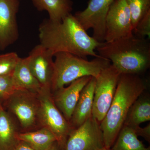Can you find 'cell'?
Wrapping results in <instances>:
<instances>
[{
  "instance_id": "1",
  "label": "cell",
  "mask_w": 150,
  "mask_h": 150,
  "mask_svg": "<svg viewBox=\"0 0 150 150\" xmlns=\"http://www.w3.org/2000/svg\"><path fill=\"white\" fill-rule=\"evenodd\" d=\"M38 33L40 45L54 55L66 52L85 59L88 56L101 57L95 50L101 43L88 35L71 13L60 21L44 20Z\"/></svg>"
},
{
  "instance_id": "2",
  "label": "cell",
  "mask_w": 150,
  "mask_h": 150,
  "mask_svg": "<svg viewBox=\"0 0 150 150\" xmlns=\"http://www.w3.org/2000/svg\"><path fill=\"white\" fill-rule=\"evenodd\" d=\"M149 39L134 35L110 42H103L96 51L98 54L112 62L121 74L140 75L150 67Z\"/></svg>"
},
{
  "instance_id": "10",
  "label": "cell",
  "mask_w": 150,
  "mask_h": 150,
  "mask_svg": "<svg viewBox=\"0 0 150 150\" xmlns=\"http://www.w3.org/2000/svg\"><path fill=\"white\" fill-rule=\"evenodd\" d=\"M114 0H90L83 11L74 16L86 31L93 30L92 37L100 43L105 42V20L108 12Z\"/></svg>"
},
{
  "instance_id": "17",
  "label": "cell",
  "mask_w": 150,
  "mask_h": 150,
  "mask_svg": "<svg viewBox=\"0 0 150 150\" xmlns=\"http://www.w3.org/2000/svg\"><path fill=\"white\" fill-rule=\"evenodd\" d=\"M150 120V96L145 91L131 105L123 125L134 128Z\"/></svg>"
},
{
  "instance_id": "24",
  "label": "cell",
  "mask_w": 150,
  "mask_h": 150,
  "mask_svg": "<svg viewBox=\"0 0 150 150\" xmlns=\"http://www.w3.org/2000/svg\"><path fill=\"white\" fill-rule=\"evenodd\" d=\"M134 35L139 37L150 38V11L143 17L137 23L133 30Z\"/></svg>"
},
{
  "instance_id": "3",
  "label": "cell",
  "mask_w": 150,
  "mask_h": 150,
  "mask_svg": "<svg viewBox=\"0 0 150 150\" xmlns=\"http://www.w3.org/2000/svg\"><path fill=\"white\" fill-rule=\"evenodd\" d=\"M146 89V83L139 75L121 74L110 108L100 123L105 148L111 149L131 105Z\"/></svg>"
},
{
  "instance_id": "21",
  "label": "cell",
  "mask_w": 150,
  "mask_h": 150,
  "mask_svg": "<svg viewBox=\"0 0 150 150\" xmlns=\"http://www.w3.org/2000/svg\"><path fill=\"white\" fill-rule=\"evenodd\" d=\"M131 12L134 29L140 20L150 11V0H125Z\"/></svg>"
},
{
  "instance_id": "19",
  "label": "cell",
  "mask_w": 150,
  "mask_h": 150,
  "mask_svg": "<svg viewBox=\"0 0 150 150\" xmlns=\"http://www.w3.org/2000/svg\"><path fill=\"white\" fill-rule=\"evenodd\" d=\"M18 137L20 141L25 142L35 150H46L56 142L54 134L45 128L20 132Z\"/></svg>"
},
{
  "instance_id": "5",
  "label": "cell",
  "mask_w": 150,
  "mask_h": 150,
  "mask_svg": "<svg viewBox=\"0 0 150 150\" xmlns=\"http://www.w3.org/2000/svg\"><path fill=\"white\" fill-rule=\"evenodd\" d=\"M39 101L38 119L40 128H46L54 134L61 150L73 129L69 121L56 107L51 89H40L38 93Z\"/></svg>"
},
{
  "instance_id": "9",
  "label": "cell",
  "mask_w": 150,
  "mask_h": 150,
  "mask_svg": "<svg viewBox=\"0 0 150 150\" xmlns=\"http://www.w3.org/2000/svg\"><path fill=\"white\" fill-rule=\"evenodd\" d=\"M105 42H110L133 34L131 12L125 0H114L105 20Z\"/></svg>"
},
{
  "instance_id": "4",
  "label": "cell",
  "mask_w": 150,
  "mask_h": 150,
  "mask_svg": "<svg viewBox=\"0 0 150 150\" xmlns=\"http://www.w3.org/2000/svg\"><path fill=\"white\" fill-rule=\"evenodd\" d=\"M54 71L51 83L52 92L71 83L76 80L86 76L96 78L102 70L111 64L102 57L87 59L66 52L54 54Z\"/></svg>"
},
{
  "instance_id": "29",
  "label": "cell",
  "mask_w": 150,
  "mask_h": 150,
  "mask_svg": "<svg viewBox=\"0 0 150 150\" xmlns=\"http://www.w3.org/2000/svg\"></svg>"
},
{
  "instance_id": "27",
  "label": "cell",
  "mask_w": 150,
  "mask_h": 150,
  "mask_svg": "<svg viewBox=\"0 0 150 150\" xmlns=\"http://www.w3.org/2000/svg\"><path fill=\"white\" fill-rule=\"evenodd\" d=\"M46 150H61L59 147V145L57 144V142L54 143L52 146H51L50 147L48 148Z\"/></svg>"
},
{
  "instance_id": "18",
  "label": "cell",
  "mask_w": 150,
  "mask_h": 150,
  "mask_svg": "<svg viewBox=\"0 0 150 150\" xmlns=\"http://www.w3.org/2000/svg\"><path fill=\"white\" fill-rule=\"evenodd\" d=\"M35 7L40 11H46L49 19L61 21L71 13L73 3L71 0H31Z\"/></svg>"
},
{
  "instance_id": "7",
  "label": "cell",
  "mask_w": 150,
  "mask_h": 150,
  "mask_svg": "<svg viewBox=\"0 0 150 150\" xmlns=\"http://www.w3.org/2000/svg\"><path fill=\"white\" fill-rule=\"evenodd\" d=\"M121 75L111 64L95 78L92 116L100 123L110 108Z\"/></svg>"
},
{
  "instance_id": "26",
  "label": "cell",
  "mask_w": 150,
  "mask_h": 150,
  "mask_svg": "<svg viewBox=\"0 0 150 150\" xmlns=\"http://www.w3.org/2000/svg\"><path fill=\"white\" fill-rule=\"evenodd\" d=\"M13 150H35L25 142L20 141Z\"/></svg>"
},
{
  "instance_id": "16",
  "label": "cell",
  "mask_w": 150,
  "mask_h": 150,
  "mask_svg": "<svg viewBox=\"0 0 150 150\" xmlns=\"http://www.w3.org/2000/svg\"><path fill=\"white\" fill-rule=\"evenodd\" d=\"M16 90H25L38 92L41 86L34 76L29 67V57L20 58L12 75Z\"/></svg>"
},
{
  "instance_id": "15",
  "label": "cell",
  "mask_w": 150,
  "mask_h": 150,
  "mask_svg": "<svg viewBox=\"0 0 150 150\" xmlns=\"http://www.w3.org/2000/svg\"><path fill=\"white\" fill-rule=\"evenodd\" d=\"M10 112L0 105V150H13L19 142L20 133Z\"/></svg>"
},
{
  "instance_id": "12",
  "label": "cell",
  "mask_w": 150,
  "mask_h": 150,
  "mask_svg": "<svg viewBox=\"0 0 150 150\" xmlns=\"http://www.w3.org/2000/svg\"><path fill=\"white\" fill-rule=\"evenodd\" d=\"M54 55L47 48L38 44L29 54V67L41 88L51 89L54 71Z\"/></svg>"
},
{
  "instance_id": "8",
  "label": "cell",
  "mask_w": 150,
  "mask_h": 150,
  "mask_svg": "<svg viewBox=\"0 0 150 150\" xmlns=\"http://www.w3.org/2000/svg\"><path fill=\"white\" fill-rule=\"evenodd\" d=\"M103 148V133L100 123L91 116L72 130L64 150H99Z\"/></svg>"
},
{
  "instance_id": "14",
  "label": "cell",
  "mask_w": 150,
  "mask_h": 150,
  "mask_svg": "<svg viewBox=\"0 0 150 150\" xmlns=\"http://www.w3.org/2000/svg\"><path fill=\"white\" fill-rule=\"evenodd\" d=\"M96 78L92 77L81 92L70 123L74 129L77 128L92 116Z\"/></svg>"
},
{
  "instance_id": "28",
  "label": "cell",
  "mask_w": 150,
  "mask_h": 150,
  "mask_svg": "<svg viewBox=\"0 0 150 150\" xmlns=\"http://www.w3.org/2000/svg\"><path fill=\"white\" fill-rule=\"evenodd\" d=\"M99 150H111V149H106V148H103Z\"/></svg>"
},
{
  "instance_id": "25",
  "label": "cell",
  "mask_w": 150,
  "mask_h": 150,
  "mask_svg": "<svg viewBox=\"0 0 150 150\" xmlns=\"http://www.w3.org/2000/svg\"><path fill=\"white\" fill-rule=\"evenodd\" d=\"M135 131L138 137L140 136L143 137L145 140L150 142V123H149L146 127L142 128L140 126L132 128Z\"/></svg>"
},
{
  "instance_id": "22",
  "label": "cell",
  "mask_w": 150,
  "mask_h": 150,
  "mask_svg": "<svg viewBox=\"0 0 150 150\" xmlns=\"http://www.w3.org/2000/svg\"><path fill=\"white\" fill-rule=\"evenodd\" d=\"M20 58L14 52L0 55V76L13 74Z\"/></svg>"
},
{
  "instance_id": "6",
  "label": "cell",
  "mask_w": 150,
  "mask_h": 150,
  "mask_svg": "<svg viewBox=\"0 0 150 150\" xmlns=\"http://www.w3.org/2000/svg\"><path fill=\"white\" fill-rule=\"evenodd\" d=\"M38 93L16 90L2 105L17 119L22 130L21 132L40 128L38 119L39 101Z\"/></svg>"
},
{
  "instance_id": "20",
  "label": "cell",
  "mask_w": 150,
  "mask_h": 150,
  "mask_svg": "<svg viewBox=\"0 0 150 150\" xmlns=\"http://www.w3.org/2000/svg\"><path fill=\"white\" fill-rule=\"evenodd\" d=\"M111 150H150L138 139L134 129L123 125L119 132Z\"/></svg>"
},
{
  "instance_id": "13",
  "label": "cell",
  "mask_w": 150,
  "mask_h": 150,
  "mask_svg": "<svg viewBox=\"0 0 150 150\" xmlns=\"http://www.w3.org/2000/svg\"><path fill=\"white\" fill-rule=\"evenodd\" d=\"M91 77L81 78L71 83L69 86L63 87L52 92L56 107L69 122L81 92Z\"/></svg>"
},
{
  "instance_id": "11",
  "label": "cell",
  "mask_w": 150,
  "mask_h": 150,
  "mask_svg": "<svg viewBox=\"0 0 150 150\" xmlns=\"http://www.w3.org/2000/svg\"><path fill=\"white\" fill-rule=\"evenodd\" d=\"M20 0H0V50L4 51L18 39L17 14Z\"/></svg>"
},
{
  "instance_id": "23",
  "label": "cell",
  "mask_w": 150,
  "mask_h": 150,
  "mask_svg": "<svg viewBox=\"0 0 150 150\" xmlns=\"http://www.w3.org/2000/svg\"><path fill=\"white\" fill-rule=\"evenodd\" d=\"M12 75L0 76V105H3L16 90Z\"/></svg>"
}]
</instances>
